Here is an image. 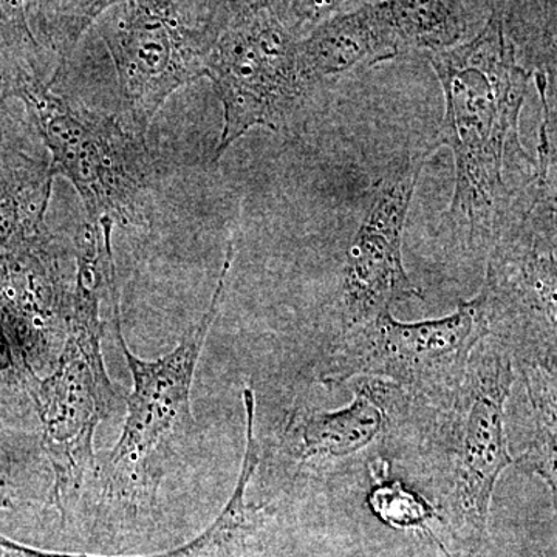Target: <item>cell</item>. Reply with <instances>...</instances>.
I'll return each mask as SVG.
<instances>
[{"label":"cell","mask_w":557,"mask_h":557,"mask_svg":"<svg viewBox=\"0 0 557 557\" xmlns=\"http://www.w3.org/2000/svg\"><path fill=\"white\" fill-rule=\"evenodd\" d=\"M487 336L478 296L431 321L401 322L384 311L341 332L322 361L321 383L336 387L354 379L388 380L421 405L445 410L463 384L471 355Z\"/></svg>","instance_id":"obj_8"},{"label":"cell","mask_w":557,"mask_h":557,"mask_svg":"<svg viewBox=\"0 0 557 557\" xmlns=\"http://www.w3.org/2000/svg\"><path fill=\"white\" fill-rule=\"evenodd\" d=\"M260 463V448L256 438V410L245 409V450L242 458L239 478L236 487L226 502L225 507L211 523L188 544L149 556L129 557H222L242 547L265 523L267 515L260 507L248 504L249 483L255 478ZM0 557H126V556H91L76 553L47 552L17 544L0 534Z\"/></svg>","instance_id":"obj_13"},{"label":"cell","mask_w":557,"mask_h":557,"mask_svg":"<svg viewBox=\"0 0 557 557\" xmlns=\"http://www.w3.org/2000/svg\"><path fill=\"white\" fill-rule=\"evenodd\" d=\"M54 182L44 157L32 152L0 157V260L57 237L47 225Z\"/></svg>","instance_id":"obj_14"},{"label":"cell","mask_w":557,"mask_h":557,"mask_svg":"<svg viewBox=\"0 0 557 557\" xmlns=\"http://www.w3.org/2000/svg\"><path fill=\"white\" fill-rule=\"evenodd\" d=\"M350 2H231L207 62L223 109L215 160L255 127L287 129L311 89L299 72V44Z\"/></svg>","instance_id":"obj_6"},{"label":"cell","mask_w":557,"mask_h":557,"mask_svg":"<svg viewBox=\"0 0 557 557\" xmlns=\"http://www.w3.org/2000/svg\"><path fill=\"white\" fill-rule=\"evenodd\" d=\"M370 508L387 525L410 528L421 531L424 536L437 542L438 527L437 512L434 507L424 504L416 494L409 493L399 483H380L370 496Z\"/></svg>","instance_id":"obj_21"},{"label":"cell","mask_w":557,"mask_h":557,"mask_svg":"<svg viewBox=\"0 0 557 557\" xmlns=\"http://www.w3.org/2000/svg\"><path fill=\"white\" fill-rule=\"evenodd\" d=\"M401 57L386 2H354L314 25L299 44V72L311 90L354 69Z\"/></svg>","instance_id":"obj_12"},{"label":"cell","mask_w":557,"mask_h":557,"mask_svg":"<svg viewBox=\"0 0 557 557\" xmlns=\"http://www.w3.org/2000/svg\"><path fill=\"white\" fill-rule=\"evenodd\" d=\"M515 381L511 357L487 336L471 355L450 408L432 413L421 448L429 457L438 547L448 557H472L485 544L497 480L515 465L505 429Z\"/></svg>","instance_id":"obj_3"},{"label":"cell","mask_w":557,"mask_h":557,"mask_svg":"<svg viewBox=\"0 0 557 557\" xmlns=\"http://www.w3.org/2000/svg\"><path fill=\"white\" fill-rule=\"evenodd\" d=\"M416 399L388 381L362 379L347 408L296 410L282 431V450L298 467H338L381 453L406 424H417Z\"/></svg>","instance_id":"obj_11"},{"label":"cell","mask_w":557,"mask_h":557,"mask_svg":"<svg viewBox=\"0 0 557 557\" xmlns=\"http://www.w3.org/2000/svg\"><path fill=\"white\" fill-rule=\"evenodd\" d=\"M231 2H110L95 25L108 47L131 129L146 137L175 91L207 75Z\"/></svg>","instance_id":"obj_7"},{"label":"cell","mask_w":557,"mask_h":557,"mask_svg":"<svg viewBox=\"0 0 557 557\" xmlns=\"http://www.w3.org/2000/svg\"><path fill=\"white\" fill-rule=\"evenodd\" d=\"M516 60L534 79L542 104L537 150L557 149V0L500 2Z\"/></svg>","instance_id":"obj_15"},{"label":"cell","mask_w":557,"mask_h":557,"mask_svg":"<svg viewBox=\"0 0 557 557\" xmlns=\"http://www.w3.org/2000/svg\"><path fill=\"white\" fill-rule=\"evenodd\" d=\"M386 7L401 54L421 51L424 57L474 39L493 13V2L461 0H394Z\"/></svg>","instance_id":"obj_16"},{"label":"cell","mask_w":557,"mask_h":557,"mask_svg":"<svg viewBox=\"0 0 557 557\" xmlns=\"http://www.w3.org/2000/svg\"><path fill=\"white\" fill-rule=\"evenodd\" d=\"M110 2H27L33 35L57 62L51 86L64 75L70 57Z\"/></svg>","instance_id":"obj_19"},{"label":"cell","mask_w":557,"mask_h":557,"mask_svg":"<svg viewBox=\"0 0 557 557\" xmlns=\"http://www.w3.org/2000/svg\"><path fill=\"white\" fill-rule=\"evenodd\" d=\"M518 370L525 387L531 434L515 465L523 474L541 479L549 487L557 511V372Z\"/></svg>","instance_id":"obj_18"},{"label":"cell","mask_w":557,"mask_h":557,"mask_svg":"<svg viewBox=\"0 0 557 557\" xmlns=\"http://www.w3.org/2000/svg\"><path fill=\"white\" fill-rule=\"evenodd\" d=\"M110 222L83 223L75 249V281L67 335L49 375L33 391L44 453L53 485L47 507L67 519L78 504L87 478L97 469V429L112 416L119 394L102 354L101 304L119 287Z\"/></svg>","instance_id":"obj_2"},{"label":"cell","mask_w":557,"mask_h":557,"mask_svg":"<svg viewBox=\"0 0 557 557\" xmlns=\"http://www.w3.org/2000/svg\"><path fill=\"white\" fill-rule=\"evenodd\" d=\"M11 14H13V2H0V53L5 44ZM9 101L0 81V157L14 152H30L25 143L27 135H25L24 124L11 112Z\"/></svg>","instance_id":"obj_22"},{"label":"cell","mask_w":557,"mask_h":557,"mask_svg":"<svg viewBox=\"0 0 557 557\" xmlns=\"http://www.w3.org/2000/svg\"><path fill=\"white\" fill-rule=\"evenodd\" d=\"M408 159L381 182L369 211L347 249L341 274L338 314L343 332L392 311L397 304L423 299L403 260V240L410 203L424 159Z\"/></svg>","instance_id":"obj_9"},{"label":"cell","mask_w":557,"mask_h":557,"mask_svg":"<svg viewBox=\"0 0 557 557\" xmlns=\"http://www.w3.org/2000/svg\"><path fill=\"white\" fill-rule=\"evenodd\" d=\"M537 175L516 240L537 252L557 256V149L537 152Z\"/></svg>","instance_id":"obj_20"},{"label":"cell","mask_w":557,"mask_h":557,"mask_svg":"<svg viewBox=\"0 0 557 557\" xmlns=\"http://www.w3.org/2000/svg\"><path fill=\"white\" fill-rule=\"evenodd\" d=\"M51 485L40 432L0 420V509L47 505Z\"/></svg>","instance_id":"obj_17"},{"label":"cell","mask_w":557,"mask_h":557,"mask_svg":"<svg viewBox=\"0 0 557 557\" xmlns=\"http://www.w3.org/2000/svg\"><path fill=\"white\" fill-rule=\"evenodd\" d=\"M9 100L24 102L36 135L49 152L50 172L78 193L86 222L148 228L159 170L146 137L115 116L87 109L50 86L30 65L0 70Z\"/></svg>","instance_id":"obj_4"},{"label":"cell","mask_w":557,"mask_h":557,"mask_svg":"<svg viewBox=\"0 0 557 557\" xmlns=\"http://www.w3.org/2000/svg\"><path fill=\"white\" fill-rule=\"evenodd\" d=\"M478 298L490 338L516 369L557 372V256L502 242L486 259Z\"/></svg>","instance_id":"obj_10"},{"label":"cell","mask_w":557,"mask_h":557,"mask_svg":"<svg viewBox=\"0 0 557 557\" xmlns=\"http://www.w3.org/2000/svg\"><path fill=\"white\" fill-rule=\"evenodd\" d=\"M426 58L445 97L437 143L448 146L456 163L443 226L458 244L487 259L518 233L536 182L537 160L519 134L531 75L505 35L500 2H493L474 39Z\"/></svg>","instance_id":"obj_1"},{"label":"cell","mask_w":557,"mask_h":557,"mask_svg":"<svg viewBox=\"0 0 557 557\" xmlns=\"http://www.w3.org/2000/svg\"><path fill=\"white\" fill-rule=\"evenodd\" d=\"M234 260V244L226 248L222 273L207 311L171 354L156 361L137 357L121 327V295L112 299L116 339L132 376L123 431L102 469L101 490L106 500L138 511L156 502L161 480L171 469L185 442L193 440L197 421L193 412L194 379L201 351L220 307Z\"/></svg>","instance_id":"obj_5"}]
</instances>
